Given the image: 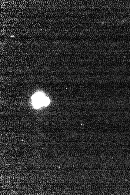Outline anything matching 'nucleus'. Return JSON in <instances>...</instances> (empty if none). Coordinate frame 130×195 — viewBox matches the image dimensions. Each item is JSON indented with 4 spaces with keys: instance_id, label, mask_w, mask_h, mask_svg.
I'll list each match as a JSON object with an SVG mask.
<instances>
[{
    "instance_id": "nucleus-1",
    "label": "nucleus",
    "mask_w": 130,
    "mask_h": 195,
    "mask_svg": "<svg viewBox=\"0 0 130 195\" xmlns=\"http://www.w3.org/2000/svg\"><path fill=\"white\" fill-rule=\"evenodd\" d=\"M32 103L34 106L40 108L42 106H46L50 103V100L42 93H37L32 97Z\"/></svg>"
}]
</instances>
